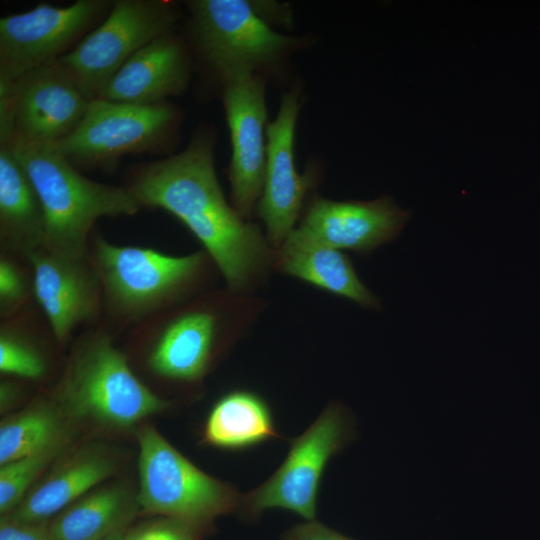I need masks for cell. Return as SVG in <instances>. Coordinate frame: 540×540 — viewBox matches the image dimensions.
Here are the masks:
<instances>
[{"label":"cell","mask_w":540,"mask_h":540,"mask_svg":"<svg viewBox=\"0 0 540 540\" xmlns=\"http://www.w3.org/2000/svg\"><path fill=\"white\" fill-rule=\"evenodd\" d=\"M197 45L226 81L276 60L293 39L276 33L244 0L188 3Z\"/></svg>","instance_id":"9c48e42d"},{"label":"cell","mask_w":540,"mask_h":540,"mask_svg":"<svg viewBox=\"0 0 540 540\" xmlns=\"http://www.w3.org/2000/svg\"><path fill=\"white\" fill-rule=\"evenodd\" d=\"M355 437V421L339 405L327 406L309 428L291 441L276 472L262 485L242 495L239 511L255 519L267 509L280 508L316 520L320 481L329 460Z\"/></svg>","instance_id":"277c9868"},{"label":"cell","mask_w":540,"mask_h":540,"mask_svg":"<svg viewBox=\"0 0 540 540\" xmlns=\"http://www.w3.org/2000/svg\"><path fill=\"white\" fill-rule=\"evenodd\" d=\"M61 397L74 416L118 426L131 425L167 407L134 375L108 336L100 334L89 338L74 357Z\"/></svg>","instance_id":"5b68a950"},{"label":"cell","mask_w":540,"mask_h":540,"mask_svg":"<svg viewBox=\"0 0 540 540\" xmlns=\"http://www.w3.org/2000/svg\"><path fill=\"white\" fill-rule=\"evenodd\" d=\"M201 529L173 520L137 529L124 540H199Z\"/></svg>","instance_id":"4316f807"},{"label":"cell","mask_w":540,"mask_h":540,"mask_svg":"<svg viewBox=\"0 0 540 540\" xmlns=\"http://www.w3.org/2000/svg\"><path fill=\"white\" fill-rule=\"evenodd\" d=\"M29 285L24 272L11 259L0 260V309L2 316L16 312L26 301Z\"/></svg>","instance_id":"484cf974"},{"label":"cell","mask_w":540,"mask_h":540,"mask_svg":"<svg viewBox=\"0 0 540 540\" xmlns=\"http://www.w3.org/2000/svg\"><path fill=\"white\" fill-rule=\"evenodd\" d=\"M90 102L56 59L0 87V138L55 146L77 127Z\"/></svg>","instance_id":"52a82bcc"},{"label":"cell","mask_w":540,"mask_h":540,"mask_svg":"<svg viewBox=\"0 0 540 540\" xmlns=\"http://www.w3.org/2000/svg\"><path fill=\"white\" fill-rule=\"evenodd\" d=\"M113 471L107 458L90 456L64 466L18 505L9 517L26 523L44 522L90 490Z\"/></svg>","instance_id":"44dd1931"},{"label":"cell","mask_w":540,"mask_h":540,"mask_svg":"<svg viewBox=\"0 0 540 540\" xmlns=\"http://www.w3.org/2000/svg\"><path fill=\"white\" fill-rule=\"evenodd\" d=\"M278 267L364 308L378 309L379 299L361 282L349 257L339 250L309 241L294 230L280 246Z\"/></svg>","instance_id":"e0dca14e"},{"label":"cell","mask_w":540,"mask_h":540,"mask_svg":"<svg viewBox=\"0 0 540 540\" xmlns=\"http://www.w3.org/2000/svg\"><path fill=\"white\" fill-rule=\"evenodd\" d=\"M7 141L25 169L42 205V248L63 256H87V241L101 217L131 216L140 204L128 188L106 185L76 171L52 145Z\"/></svg>","instance_id":"7a4b0ae2"},{"label":"cell","mask_w":540,"mask_h":540,"mask_svg":"<svg viewBox=\"0 0 540 540\" xmlns=\"http://www.w3.org/2000/svg\"><path fill=\"white\" fill-rule=\"evenodd\" d=\"M176 114L162 102L137 105L91 100L77 127L55 147L69 162L108 165L121 155L148 150L171 128Z\"/></svg>","instance_id":"8fae6325"},{"label":"cell","mask_w":540,"mask_h":540,"mask_svg":"<svg viewBox=\"0 0 540 540\" xmlns=\"http://www.w3.org/2000/svg\"><path fill=\"white\" fill-rule=\"evenodd\" d=\"M92 261L109 308L135 320L177 296L201 269L204 254L171 256L151 248L115 245L99 237Z\"/></svg>","instance_id":"8992f818"},{"label":"cell","mask_w":540,"mask_h":540,"mask_svg":"<svg viewBox=\"0 0 540 540\" xmlns=\"http://www.w3.org/2000/svg\"><path fill=\"white\" fill-rule=\"evenodd\" d=\"M138 441V502L144 510L202 530L239 509L241 494L196 467L154 428L141 429Z\"/></svg>","instance_id":"3957f363"},{"label":"cell","mask_w":540,"mask_h":540,"mask_svg":"<svg viewBox=\"0 0 540 540\" xmlns=\"http://www.w3.org/2000/svg\"><path fill=\"white\" fill-rule=\"evenodd\" d=\"M124 539H125V535L123 534V529H122L109 535L103 540H124Z\"/></svg>","instance_id":"f546056e"},{"label":"cell","mask_w":540,"mask_h":540,"mask_svg":"<svg viewBox=\"0 0 540 540\" xmlns=\"http://www.w3.org/2000/svg\"><path fill=\"white\" fill-rule=\"evenodd\" d=\"M129 512L122 490H100L59 515L50 526L51 536L59 540H103L123 529Z\"/></svg>","instance_id":"7402d4cb"},{"label":"cell","mask_w":540,"mask_h":540,"mask_svg":"<svg viewBox=\"0 0 540 540\" xmlns=\"http://www.w3.org/2000/svg\"><path fill=\"white\" fill-rule=\"evenodd\" d=\"M44 212L36 190L10 144L0 146V237L25 257L43 244Z\"/></svg>","instance_id":"d6986e66"},{"label":"cell","mask_w":540,"mask_h":540,"mask_svg":"<svg viewBox=\"0 0 540 540\" xmlns=\"http://www.w3.org/2000/svg\"><path fill=\"white\" fill-rule=\"evenodd\" d=\"M217 333L215 316L203 310L183 313L166 324L149 355V365L159 376L193 382L209 364Z\"/></svg>","instance_id":"ac0fdd59"},{"label":"cell","mask_w":540,"mask_h":540,"mask_svg":"<svg viewBox=\"0 0 540 540\" xmlns=\"http://www.w3.org/2000/svg\"><path fill=\"white\" fill-rule=\"evenodd\" d=\"M50 527L45 522L26 523L2 518L0 524V540H49Z\"/></svg>","instance_id":"83f0119b"},{"label":"cell","mask_w":540,"mask_h":540,"mask_svg":"<svg viewBox=\"0 0 540 540\" xmlns=\"http://www.w3.org/2000/svg\"><path fill=\"white\" fill-rule=\"evenodd\" d=\"M15 326L4 325L0 335V370L28 379L45 373V362L34 346Z\"/></svg>","instance_id":"d4e9b609"},{"label":"cell","mask_w":540,"mask_h":540,"mask_svg":"<svg viewBox=\"0 0 540 540\" xmlns=\"http://www.w3.org/2000/svg\"><path fill=\"white\" fill-rule=\"evenodd\" d=\"M280 540H354L316 520L306 521L287 529Z\"/></svg>","instance_id":"f1b7e54d"},{"label":"cell","mask_w":540,"mask_h":540,"mask_svg":"<svg viewBox=\"0 0 540 540\" xmlns=\"http://www.w3.org/2000/svg\"><path fill=\"white\" fill-rule=\"evenodd\" d=\"M32 269V290L59 342L99 313L102 285L92 262L42 247L26 256Z\"/></svg>","instance_id":"5bb4252c"},{"label":"cell","mask_w":540,"mask_h":540,"mask_svg":"<svg viewBox=\"0 0 540 540\" xmlns=\"http://www.w3.org/2000/svg\"><path fill=\"white\" fill-rule=\"evenodd\" d=\"M60 422L48 408H35L0 428V463L15 461L58 445Z\"/></svg>","instance_id":"603a6c76"},{"label":"cell","mask_w":540,"mask_h":540,"mask_svg":"<svg viewBox=\"0 0 540 540\" xmlns=\"http://www.w3.org/2000/svg\"><path fill=\"white\" fill-rule=\"evenodd\" d=\"M112 2L78 0L66 7L40 3L0 19V87L63 56Z\"/></svg>","instance_id":"30bf717a"},{"label":"cell","mask_w":540,"mask_h":540,"mask_svg":"<svg viewBox=\"0 0 540 540\" xmlns=\"http://www.w3.org/2000/svg\"><path fill=\"white\" fill-rule=\"evenodd\" d=\"M59 445L8 462L0 469V511L6 513L18 505L28 486L55 456Z\"/></svg>","instance_id":"cb8c5ba5"},{"label":"cell","mask_w":540,"mask_h":540,"mask_svg":"<svg viewBox=\"0 0 540 540\" xmlns=\"http://www.w3.org/2000/svg\"><path fill=\"white\" fill-rule=\"evenodd\" d=\"M188 77L184 48L169 33L133 54L106 83L98 98L137 105L158 104L180 93Z\"/></svg>","instance_id":"2e32d148"},{"label":"cell","mask_w":540,"mask_h":540,"mask_svg":"<svg viewBox=\"0 0 540 540\" xmlns=\"http://www.w3.org/2000/svg\"><path fill=\"white\" fill-rule=\"evenodd\" d=\"M128 189L140 206L161 208L182 221L230 288L244 287L269 261L260 229L245 222L223 195L208 136L199 135L180 153L143 165Z\"/></svg>","instance_id":"6da1fadb"},{"label":"cell","mask_w":540,"mask_h":540,"mask_svg":"<svg viewBox=\"0 0 540 540\" xmlns=\"http://www.w3.org/2000/svg\"><path fill=\"white\" fill-rule=\"evenodd\" d=\"M409 218L390 197L347 202L316 197L293 230L315 243L368 254L396 239Z\"/></svg>","instance_id":"9a60e30c"},{"label":"cell","mask_w":540,"mask_h":540,"mask_svg":"<svg viewBox=\"0 0 540 540\" xmlns=\"http://www.w3.org/2000/svg\"><path fill=\"white\" fill-rule=\"evenodd\" d=\"M224 107L232 143V200L245 219L259 203L265 180L266 105L261 77L245 73L226 80Z\"/></svg>","instance_id":"7c38bea8"},{"label":"cell","mask_w":540,"mask_h":540,"mask_svg":"<svg viewBox=\"0 0 540 540\" xmlns=\"http://www.w3.org/2000/svg\"><path fill=\"white\" fill-rule=\"evenodd\" d=\"M300 110L298 94H284L276 118L266 126V170L259 215L267 239L280 247L294 229L303 199L311 183V173L296 170L295 126Z\"/></svg>","instance_id":"4fadbf2b"},{"label":"cell","mask_w":540,"mask_h":540,"mask_svg":"<svg viewBox=\"0 0 540 540\" xmlns=\"http://www.w3.org/2000/svg\"><path fill=\"white\" fill-rule=\"evenodd\" d=\"M49 540H59V539H56V538L51 536V538Z\"/></svg>","instance_id":"4dcf8cb0"},{"label":"cell","mask_w":540,"mask_h":540,"mask_svg":"<svg viewBox=\"0 0 540 540\" xmlns=\"http://www.w3.org/2000/svg\"><path fill=\"white\" fill-rule=\"evenodd\" d=\"M278 436L268 404L257 394L235 390L221 397L211 409L203 442L227 450H243Z\"/></svg>","instance_id":"ffe728a7"},{"label":"cell","mask_w":540,"mask_h":540,"mask_svg":"<svg viewBox=\"0 0 540 540\" xmlns=\"http://www.w3.org/2000/svg\"><path fill=\"white\" fill-rule=\"evenodd\" d=\"M177 14L163 0L113 2L105 20L59 58L90 100L139 49L171 33Z\"/></svg>","instance_id":"ba28073f"}]
</instances>
